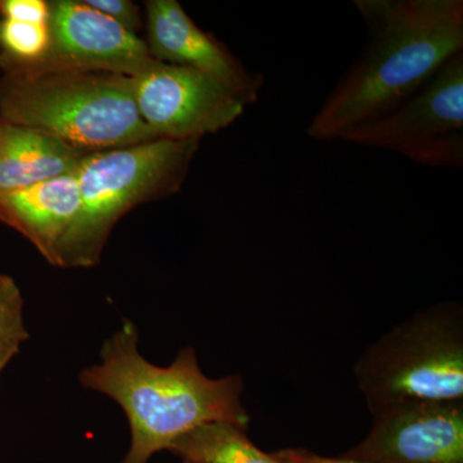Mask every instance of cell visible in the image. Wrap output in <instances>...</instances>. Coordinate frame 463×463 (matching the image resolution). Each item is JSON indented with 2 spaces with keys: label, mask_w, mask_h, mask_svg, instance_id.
Listing matches in <instances>:
<instances>
[{
  "label": "cell",
  "mask_w": 463,
  "mask_h": 463,
  "mask_svg": "<svg viewBox=\"0 0 463 463\" xmlns=\"http://www.w3.org/2000/svg\"><path fill=\"white\" fill-rule=\"evenodd\" d=\"M364 50L332 88L307 134L337 141L397 109L463 52L462 0H355Z\"/></svg>",
  "instance_id": "obj_1"
},
{
  "label": "cell",
  "mask_w": 463,
  "mask_h": 463,
  "mask_svg": "<svg viewBox=\"0 0 463 463\" xmlns=\"http://www.w3.org/2000/svg\"><path fill=\"white\" fill-rule=\"evenodd\" d=\"M138 341L137 326L124 321L103 344L99 364L79 376L83 388L111 398L127 414L132 441L121 463H148L206 423L248 429L241 374L206 376L192 346L179 350L172 364L158 367L141 354Z\"/></svg>",
  "instance_id": "obj_2"
},
{
  "label": "cell",
  "mask_w": 463,
  "mask_h": 463,
  "mask_svg": "<svg viewBox=\"0 0 463 463\" xmlns=\"http://www.w3.org/2000/svg\"><path fill=\"white\" fill-rule=\"evenodd\" d=\"M0 118L97 152L160 139L143 121L130 76L66 67L0 69Z\"/></svg>",
  "instance_id": "obj_3"
},
{
  "label": "cell",
  "mask_w": 463,
  "mask_h": 463,
  "mask_svg": "<svg viewBox=\"0 0 463 463\" xmlns=\"http://www.w3.org/2000/svg\"><path fill=\"white\" fill-rule=\"evenodd\" d=\"M200 142L160 138L84 157L76 169L80 210L61 268L96 267L123 216L142 203L181 191Z\"/></svg>",
  "instance_id": "obj_4"
},
{
  "label": "cell",
  "mask_w": 463,
  "mask_h": 463,
  "mask_svg": "<svg viewBox=\"0 0 463 463\" xmlns=\"http://www.w3.org/2000/svg\"><path fill=\"white\" fill-rule=\"evenodd\" d=\"M371 416L410 402H463V306L432 304L370 344L353 367Z\"/></svg>",
  "instance_id": "obj_5"
},
{
  "label": "cell",
  "mask_w": 463,
  "mask_h": 463,
  "mask_svg": "<svg viewBox=\"0 0 463 463\" xmlns=\"http://www.w3.org/2000/svg\"><path fill=\"white\" fill-rule=\"evenodd\" d=\"M343 141L397 152L420 165L463 167V52L397 109Z\"/></svg>",
  "instance_id": "obj_6"
},
{
  "label": "cell",
  "mask_w": 463,
  "mask_h": 463,
  "mask_svg": "<svg viewBox=\"0 0 463 463\" xmlns=\"http://www.w3.org/2000/svg\"><path fill=\"white\" fill-rule=\"evenodd\" d=\"M139 114L158 138L203 139L236 123L246 105L196 70L157 61L133 78Z\"/></svg>",
  "instance_id": "obj_7"
},
{
  "label": "cell",
  "mask_w": 463,
  "mask_h": 463,
  "mask_svg": "<svg viewBox=\"0 0 463 463\" xmlns=\"http://www.w3.org/2000/svg\"><path fill=\"white\" fill-rule=\"evenodd\" d=\"M48 30L50 44L38 62L9 66L66 67L136 78L157 62L147 43L83 0L50 2Z\"/></svg>",
  "instance_id": "obj_8"
},
{
  "label": "cell",
  "mask_w": 463,
  "mask_h": 463,
  "mask_svg": "<svg viewBox=\"0 0 463 463\" xmlns=\"http://www.w3.org/2000/svg\"><path fill=\"white\" fill-rule=\"evenodd\" d=\"M343 458L365 463H463V402H410L373 416Z\"/></svg>",
  "instance_id": "obj_9"
},
{
  "label": "cell",
  "mask_w": 463,
  "mask_h": 463,
  "mask_svg": "<svg viewBox=\"0 0 463 463\" xmlns=\"http://www.w3.org/2000/svg\"><path fill=\"white\" fill-rule=\"evenodd\" d=\"M146 12V43L155 60L210 76L246 106L257 102L264 76L250 71L227 45L197 26L176 0H149Z\"/></svg>",
  "instance_id": "obj_10"
},
{
  "label": "cell",
  "mask_w": 463,
  "mask_h": 463,
  "mask_svg": "<svg viewBox=\"0 0 463 463\" xmlns=\"http://www.w3.org/2000/svg\"><path fill=\"white\" fill-rule=\"evenodd\" d=\"M79 210L76 170L0 194V222L23 234L48 263L58 268Z\"/></svg>",
  "instance_id": "obj_11"
},
{
  "label": "cell",
  "mask_w": 463,
  "mask_h": 463,
  "mask_svg": "<svg viewBox=\"0 0 463 463\" xmlns=\"http://www.w3.org/2000/svg\"><path fill=\"white\" fill-rule=\"evenodd\" d=\"M91 151L0 118V194L75 172Z\"/></svg>",
  "instance_id": "obj_12"
},
{
  "label": "cell",
  "mask_w": 463,
  "mask_h": 463,
  "mask_svg": "<svg viewBox=\"0 0 463 463\" xmlns=\"http://www.w3.org/2000/svg\"><path fill=\"white\" fill-rule=\"evenodd\" d=\"M169 452L194 463H285L265 453L246 435L245 429L230 422H213L174 441Z\"/></svg>",
  "instance_id": "obj_13"
},
{
  "label": "cell",
  "mask_w": 463,
  "mask_h": 463,
  "mask_svg": "<svg viewBox=\"0 0 463 463\" xmlns=\"http://www.w3.org/2000/svg\"><path fill=\"white\" fill-rule=\"evenodd\" d=\"M50 44L47 25L0 21V67L38 62Z\"/></svg>",
  "instance_id": "obj_14"
},
{
  "label": "cell",
  "mask_w": 463,
  "mask_h": 463,
  "mask_svg": "<svg viewBox=\"0 0 463 463\" xmlns=\"http://www.w3.org/2000/svg\"><path fill=\"white\" fill-rule=\"evenodd\" d=\"M23 294L16 281L0 273V376L29 339Z\"/></svg>",
  "instance_id": "obj_15"
},
{
  "label": "cell",
  "mask_w": 463,
  "mask_h": 463,
  "mask_svg": "<svg viewBox=\"0 0 463 463\" xmlns=\"http://www.w3.org/2000/svg\"><path fill=\"white\" fill-rule=\"evenodd\" d=\"M84 5L103 16L111 18L128 32L137 33L142 29L143 20L138 5L130 0H83Z\"/></svg>",
  "instance_id": "obj_16"
},
{
  "label": "cell",
  "mask_w": 463,
  "mask_h": 463,
  "mask_svg": "<svg viewBox=\"0 0 463 463\" xmlns=\"http://www.w3.org/2000/svg\"><path fill=\"white\" fill-rule=\"evenodd\" d=\"M0 16L18 23L47 25L50 2L44 0H0Z\"/></svg>",
  "instance_id": "obj_17"
},
{
  "label": "cell",
  "mask_w": 463,
  "mask_h": 463,
  "mask_svg": "<svg viewBox=\"0 0 463 463\" xmlns=\"http://www.w3.org/2000/svg\"><path fill=\"white\" fill-rule=\"evenodd\" d=\"M273 455L285 463H365L343 458V457L334 458V457L317 455V453L303 449V448L277 450Z\"/></svg>",
  "instance_id": "obj_18"
},
{
  "label": "cell",
  "mask_w": 463,
  "mask_h": 463,
  "mask_svg": "<svg viewBox=\"0 0 463 463\" xmlns=\"http://www.w3.org/2000/svg\"><path fill=\"white\" fill-rule=\"evenodd\" d=\"M183 463H194V462H190V461H183Z\"/></svg>",
  "instance_id": "obj_19"
}]
</instances>
